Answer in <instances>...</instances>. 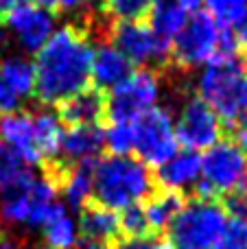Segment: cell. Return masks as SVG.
Here are the masks:
<instances>
[{
	"label": "cell",
	"mask_w": 247,
	"mask_h": 249,
	"mask_svg": "<svg viewBox=\"0 0 247 249\" xmlns=\"http://www.w3.org/2000/svg\"><path fill=\"white\" fill-rule=\"evenodd\" d=\"M109 44L131 64L162 72L171 66V42L160 39L147 22H114Z\"/></svg>",
	"instance_id": "cell-6"
},
{
	"label": "cell",
	"mask_w": 247,
	"mask_h": 249,
	"mask_svg": "<svg viewBox=\"0 0 247 249\" xmlns=\"http://www.w3.org/2000/svg\"><path fill=\"white\" fill-rule=\"evenodd\" d=\"M156 188L153 173L140 160L127 155H105L96 160L92 177V201L109 210H123L142 201Z\"/></svg>",
	"instance_id": "cell-2"
},
{
	"label": "cell",
	"mask_w": 247,
	"mask_h": 249,
	"mask_svg": "<svg viewBox=\"0 0 247 249\" xmlns=\"http://www.w3.org/2000/svg\"><path fill=\"white\" fill-rule=\"evenodd\" d=\"M0 79L16 92L18 96H31L35 86L33 64L20 55H9L0 61Z\"/></svg>",
	"instance_id": "cell-23"
},
{
	"label": "cell",
	"mask_w": 247,
	"mask_h": 249,
	"mask_svg": "<svg viewBox=\"0 0 247 249\" xmlns=\"http://www.w3.org/2000/svg\"><path fill=\"white\" fill-rule=\"evenodd\" d=\"M179 4H182L186 11H197V9L204 4V0H177Z\"/></svg>",
	"instance_id": "cell-38"
},
{
	"label": "cell",
	"mask_w": 247,
	"mask_h": 249,
	"mask_svg": "<svg viewBox=\"0 0 247 249\" xmlns=\"http://www.w3.org/2000/svg\"><path fill=\"white\" fill-rule=\"evenodd\" d=\"M0 249H29V243L20 234L0 228Z\"/></svg>",
	"instance_id": "cell-34"
},
{
	"label": "cell",
	"mask_w": 247,
	"mask_h": 249,
	"mask_svg": "<svg viewBox=\"0 0 247 249\" xmlns=\"http://www.w3.org/2000/svg\"><path fill=\"white\" fill-rule=\"evenodd\" d=\"M94 164L96 160H83V162L72 164L68 177H66V184L61 188L68 206L74 212H79L86 201L92 199V177H94Z\"/></svg>",
	"instance_id": "cell-21"
},
{
	"label": "cell",
	"mask_w": 247,
	"mask_h": 249,
	"mask_svg": "<svg viewBox=\"0 0 247 249\" xmlns=\"http://www.w3.org/2000/svg\"><path fill=\"white\" fill-rule=\"evenodd\" d=\"M103 129L99 124L90 127H70L61 138V160L77 164L83 160H96L103 151Z\"/></svg>",
	"instance_id": "cell-18"
},
{
	"label": "cell",
	"mask_w": 247,
	"mask_h": 249,
	"mask_svg": "<svg viewBox=\"0 0 247 249\" xmlns=\"http://www.w3.org/2000/svg\"><path fill=\"white\" fill-rule=\"evenodd\" d=\"M221 206L226 208L228 214H232V219L247 221V193H243V190H236V193L226 195Z\"/></svg>",
	"instance_id": "cell-30"
},
{
	"label": "cell",
	"mask_w": 247,
	"mask_h": 249,
	"mask_svg": "<svg viewBox=\"0 0 247 249\" xmlns=\"http://www.w3.org/2000/svg\"><path fill=\"white\" fill-rule=\"evenodd\" d=\"M20 107V96L7 86V83L0 79V114H13Z\"/></svg>",
	"instance_id": "cell-33"
},
{
	"label": "cell",
	"mask_w": 247,
	"mask_h": 249,
	"mask_svg": "<svg viewBox=\"0 0 247 249\" xmlns=\"http://www.w3.org/2000/svg\"><path fill=\"white\" fill-rule=\"evenodd\" d=\"M173 127L177 142H182L184 149L188 151H201V149L208 151L210 146H214L226 136L223 121L199 96H191L182 105L179 118Z\"/></svg>",
	"instance_id": "cell-9"
},
{
	"label": "cell",
	"mask_w": 247,
	"mask_h": 249,
	"mask_svg": "<svg viewBox=\"0 0 247 249\" xmlns=\"http://www.w3.org/2000/svg\"><path fill=\"white\" fill-rule=\"evenodd\" d=\"M57 16L48 9H42L37 4H22L13 9L4 18H0V24L13 31L22 48L29 53H37L46 44V39L53 35Z\"/></svg>",
	"instance_id": "cell-11"
},
{
	"label": "cell",
	"mask_w": 247,
	"mask_h": 249,
	"mask_svg": "<svg viewBox=\"0 0 247 249\" xmlns=\"http://www.w3.org/2000/svg\"><path fill=\"white\" fill-rule=\"evenodd\" d=\"M79 232H81V238H90V241H101L112 245L116 238H121L118 214L90 199L79 210Z\"/></svg>",
	"instance_id": "cell-17"
},
{
	"label": "cell",
	"mask_w": 247,
	"mask_h": 249,
	"mask_svg": "<svg viewBox=\"0 0 247 249\" xmlns=\"http://www.w3.org/2000/svg\"><path fill=\"white\" fill-rule=\"evenodd\" d=\"M199 173H201V155L197 151L184 149L177 151L169 162L158 166V171L153 173V179H156L158 188L182 193L188 186H195Z\"/></svg>",
	"instance_id": "cell-15"
},
{
	"label": "cell",
	"mask_w": 247,
	"mask_h": 249,
	"mask_svg": "<svg viewBox=\"0 0 247 249\" xmlns=\"http://www.w3.org/2000/svg\"><path fill=\"white\" fill-rule=\"evenodd\" d=\"M134 64L112 44H101L92 55V86L109 92L131 77Z\"/></svg>",
	"instance_id": "cell-14"
},
{
	"label": "cell",
	"mask_w": 247,
	"mask_h": 249,
	"mask_svg": "<svg viewBox=\"0 0 247 249\" xmlns=\"http://www.w3.org/2000/svg\"><path fill=\"white\" fill-rule=\"evenodd\" d=\"M164 238L160 236H147V238H116L109 245V249H162Z\"/></svg>",
	"instance_id": "cell-31"
},
{
	"label": "cell",
	"mask_w": 247,
	"mask_h": 249,
	"mask_svg": "<svg viewBox=\"0 0 247 249\" xmlns=\"http://www.w3.org/2000/svg\"><path fill=\"white\" fill-rule=\"evenodd\" d=\"M147 24L160 39L173 42L175 35L184 29L188 22V11L177 2V0H158L153 2L151 13L147 18Z\"/></svg>",
	"instance_id": "cell-19"
},
{
	"label": "cell",
	"mask_w": 247,
	"mask_h": 249,
	"mask_svg": "<svg viewBox=\"0 0 247 249\" xmlns=\"http://www.w3.org/2000/svg\"><path fill=\"white\" fill-rule=\"evenodd\" d=\"M243 70H245V74H247V57L243 59Z\"/></svg>",
	"instance_id": "cell-40"
},
{
	"label": "cell",
	"mask_w": 247,
	"mask_h": 249,
	"mask_svg": "<svg viewBox=\"0 0 247 249\" xmlns=\"http://www.w3.org/2000/svg\"><path fill=\"white\" fill-rule=\"evenodd\" d=\"M35 181L31 168H26V162L9 149L4 142H0V195L7 190L26 188Z\"/></svg>",
	"instance_id": "cell-22"
},
{
	"label": "cell",
	"mask_w": 247,
	"mask_h": 249,
	"mask_svg": "<svg viewBox=\"0 0 247 249\" xmlns=\"http://www.w3.org/2000/svg\"><path fill=\"white\" fill-rule=\"evenodd\" d=\"M219 31L221 26L210 13L195 11V16L171 42V64L186 72L201 64H208L217 51Z\"/></svg>",
	"instance_id": "cell-8"
},
{
	"label": "cell",
	"mask_w": 247,
	"mask_h": 249,
	"mask_svg": "<svg viewBox=\"0 0 247 249\" xmlns=\"http://www.w3.org/2000/svg\"><path fill=\"white\" fill-rule=\"evenodd\" d=\"M0 136L2 142L13 149L26 164H42L37 146L33 138V118L31 112H13L0 116Z\"/></svg>",
	"instance_id": "cell-13"
},
{
	"label": "cell",
	"mask_w": 247,
	"mask_h": 249,
	"mask_svg": "<svg viewBox=\"0 0 247 249\" xmlns=\"http://www.w3.org/2000/svg\"><path fill=\"white\" fill-rule=\"evenodd\" d=\"M31 118H33L35 146H37L39 155H42V162L57 158L61 146V138H64L59 118L51 112H44V109H33Z\"/></svg>",
	"instance_id": "cell-20"
},
{
	"label": "cell",
	"mask_w": 247,
	"mask_h": 249,
	"mask_svg": "<svg viewBox=\"0 0 247 249\" xmlns=\"http://www.w3.org/2000/svg\"><path fill=\"white\" fill-rule=\"evenodd\" d=\"M105 112H107V92L96 86H88L86 90L57 105V118L68 129L90 127V124L101 127L105 123Z\"/></svg>",
	"instance_id": "cell-12"
},
{
	"label": "cell",
	"mask_w": 247,
	"mask_h": 249,
	"mask_svg": "<svg viewBox=\"0 0 247 249\" xmlns=\"http://www.w3.org/2000/svg\"><path fill=\"white\" fill-rule=\"evenodd\" d=\"M236 124H239L241 129H245V131H247V109H245L243 114H241V118H239V121H236Z\"/></svg>",
	"instance_id": "cell-39"
},
{
	"label": "cell",
	"mask_w": 247,
	"mask_h": 249,
	"mask_svg": "<svg viewBox=\"0 0 247 249\" xmlns=\"http://www.w3.org/2000/svg\"><path fill=\"white\" fill-rule=\"evenodd\" d=\"M103 144L109 155H127L134 151V123H112L103 131Z\"/></svg>",
	"instance_id": "cell-27"
},
{
	"label": "cell",
	"mask_w": 247,
	"mask_h": 249,
	"mask_svg": "<svg viewBox=\"0 0 247 249\" xmlns=\"http://www.w3.org/2000/svg\"><path fill=\"white\" fill-rule=\"evenodd\" d=\"M72 249H109V243L101 241H90V238H81L79 243H74Z\"/></svg>",
	"instance_id": "cell-36"
},
{
	"label": "cell",
	"mask_w": 247,
	"mask_h": 249,
	"mask_svg": "<svg viewBox=\"0 0 247 249\" xmlns=\"http://www.w3.org/2000/svg\"><path fill=\"white\" fill-rule=\"evenodd\" d=\"M92 55L94 46L74 22L55 31L37 51L33 64V94L39 103L59 105L92 86Z\"/></svg>",
	"instance_id": "cell-1"
},
{
	"label": "cell",
	"mask_w": 247,
	"mask_h": 249,
	"mask_svg": "<svg viewBox=\"0 0 247 249\" xmlns=\"http://www.w3.org/2000/svg\"><path fill=\"white\" fill-rule=\"evenodd\" d=\"M29 0H0V18H4L7 13H11L13 9L22 7V4H26Z\"/></svg>",
	"instance_id": "cell-37"
},
{
	"label": "cell",
	"mask_w": 247,
	"mask_h": 249,
	"mask_svg": "<svg viewBox=\"0 0 247 249\" xmlns=\"http://www.w3.org/2000/svg\"><path fill=\"white\" fill-rule=\"evenodd\" d=\"M199 99L232 127L247 109V74L243 61H210L199 77Z\"/></svg>",
	"instance_id": "cell-3"
},
{
	"label": "cell",
	"mask_w": 247,
	"mask_h": 249,
	"mask_svg": "<svg viewBox=\"0 0 247 249\" xmlns=\"http://www.w3.org/2000/svg\"><path fill=\"white\" fill-rule=\"evenodd\" d=\"M210 16L219 26H232L247 9V0H208Z\"/></svg>",
	"instance_id": "cell-28"
},
{
	"label": "cell",
	"mask_w": 247,
	"mask_h": 249,
	"mask_svg": "<svg viewBox=\"0 0 247 249\" xmlns=\"http://www.w3.org/2000/svg\"><path fill=\"white\" fill-rule=\"evenodd\" d=\"M118 228H121V236L123 238H147V236H156L151 232L144 210L140 203L123 208V212L118 214Z\"/></svg>",
	"instance_id": "cell-26"
},
{
	"label": "cell",
	"mask_w": 247,
	"mask_h": 249,
	"mask_svg": "<svg viewBox=\"0 0 247 249\" xmlns=\"http://www.w3.org/2000/svg\"><path fill=\"white\" fill-rule=\"evenodd\" d=\"M147 216L151 232L156 236H160L162 232L169 230V225L173 223V219L182 212V208L186 206V195L177 193V190H166V188H153L147 197L140 201Z\"/></svg>",
	"instance_id": "cell-16"
},
{
	"label": "cell",
	"mask_w": 247,
	"mask_h": 249,
	"mask_svg": "<svg viewBox=\"0 0 247 249\" xmlns=\"http://www.w3.org/2000/svg\"><path fill=\"white\" fill-rule=\"evenodd\" d=\"M160 94V72L149 68L134 70L127 81L107 92L105 123H134L140 114L156 107Z\"/></svg>",
	"instance_id": "cell-7"
},
{
	"label": "cell",
	"mask_w": 247,
	"mask_h": 249,
	"mask_svg": "<svg viewBox=\"0 0 247 249\" xmlns=\"http://www.w3.org/2000/svg\"><path fill=\"white\" fill-rule=\"evenodd\" d=\"M217 249H247V221L228 219L226 232L217 243Z\"/></svg>",
	"instance_id": "cell-29"
},
{
	"label": "cell",
	"mask_w": 247,
	"mask_h": 249,
	"mask_svg": "<svg viewBox=\"0 0 247 249\" xmlns=\"http://www.w3.org/2000/svg\"><path fill=\"white\" fill-rule=\"evenodd\" d=\"M173 114L169 107H151L134 121V151L147 168H158L177 153Z\"/></svg>",
	"instance_id": "cell-5"
},
{
	"label": "cell",
	"mask_w": 247,
	"mask_h": 249,
	"mask_svg": "<svg viewBox=\"0 0 247 249\" xmlns=\"http://www.w3.org/2000/svg\"><path fill=\"white\" fill-rule=\"evenodd\" d=\"M230 29H232V35H234L236 44H239V48L241 51H247V9H245L243 16H241L239 20L230 26Z\"/></svg>",
	"instance_id": "cell-35"
},
{
	"label": "cell",
	"mask_w": 247,
	"mask_h": 249,
	"mask_svg": "<svg viewBox=\"0 0 247 249\" xmlns=\"http://www.w3.org/2000/svg\"><path fill=\"white\" fill-rule=\"evenodd\" d=\"M226 225L228 212L221 201L186 199V206L166 230V241L173 249H212L221 241Z\"/></svg>",
	"instance_id": "cell-4"
},
{
	"label": "cell",
	"mask_w": 247,
	"mask_h": 249,
	"mask_svg": "<svg viewBox=\"0 0 247 249\" xmlns=\"http://www.w3.org/2000/svg\"><path fill=\"white\" fill-rule=\"evenodd\" d=\"M99 4L112 22H147L153 0H99Z\"/></svg>",
	"instance_id": "cell-25"
},
{
	"label": "cell",
	"mask_w": 247,
	"mask_h": 249,
	"mask_svg": "<svg viewBox=\"0 0 247 249\" xmlns=\"http://www.w3.org/2000/svg\"><path fill=\"white\" fill-rule=\"evenodd\" d=\"M35 2H37V7L53 11L57 18H59V13L64 11V9H86V7H90V0H35Z\"/></svg>",
	"instance_id": "cell-32"
},
{
	"label": "cell",
	"mask_w": 247,
	"mask_h": 249,
	"mask_svg": "<svg viewBox=\"0 0 247 249\" xmlns=\"http://www.w3.org/2000/svg\"><path fill=\"white\" fill-rule=\"evenodd\" d=\"M201 173L204 181L212 186L219 197L236 193L247 175V155L234 144L230 136L219 140L206 151L201 158Z\"/></svg>",
	"instance_id": "cell-10"
},
{
	"label": "cell",
	"mask_w": 247,
	"mask_h": 249,
	"mask_svg": "<svg viewBox=\"0 0 247 249\" xmlns=\"http://www.w3.org/2000/svg\"><path fill=\"white\" fill-rule=\"evenodd\" d=\"M44 234H46V247L48 249H72L77 243V232L74 223L66 214L64 203L57 201L53 208L48 221L44 223Z\"/></svg>",
	"instance_id": "cell-24"
}]
</instances>
